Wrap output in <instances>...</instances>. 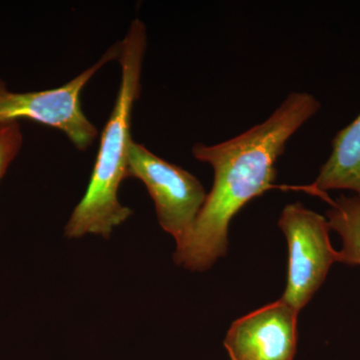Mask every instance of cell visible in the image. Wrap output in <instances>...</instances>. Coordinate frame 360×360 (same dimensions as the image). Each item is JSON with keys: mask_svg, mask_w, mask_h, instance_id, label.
<instances>
[{"mask_svg": "<svg viewBox=\"0 0 360 360\" xmlns=\"http://www.w3.org/2000/svg\"><path fill=\"white\" fill-rule=\"evenodd\" d=\"M321 108L309 92H292L266 120L243 134L213 146L194 144L193 158L210 165L214 179L193 229L176 246L177 264L202 271L225 255L232 219L271 188L286 143Z\"/></svg>", "mask_w": 360, "mask_h": 360, "instance_id": "cell-1", "label": "cell"}, {"mask_svg": "<svg viewBox=\"0 0 360 360\" xmlns=\"http://www.w3.org/2000/svg\"><path fill=\"white\" fill-rule=\"evenodd\" d=\"M146 51V25L136 18L120 42L117 60L122 77L117 96L101 134L86 193L66 224V238H82L92 233L108 238L113 229L132 214V210L118 200V191L127 179L132 112L141 96Z\"/></svg>", "mask_w": 360, "mask_h": 360, "instance_id": "cell-2", "label": "cell"}, {"mask_svg": "<svg viewBox=\"0 0 360 360\" xmlns=\"http://www.w3.org/2000/svg\"><path fill=\"white\" fill-rule=\"evenodd\" d=\"M331 146L330 155L310 189L317 193L347 189L360 196V113L335 134Z\"/></svg>", "mask_w": 360, "mask_h": 360, "instance_id": "cell-7", "label": "cell"}, {"mask_svg": "<svg viewBox=\"0 0 360 360\" xmlns=\"http://www.w3.org/2000/svg\"><path fill=\"white\" fill-rule=\"evenodd\" d=\"M23 134L20 122L0 123V180L20 153Z\"/></svg>", "mask_w": 360, "mask_h": 360, "instance_id": "cell-9", "label": "cell"}, {"mask_svg": "<svg viewBox=\"0 0 360 360\" xmlns=\"http://www.w3.org/2000/svg\"><path fill=\"white\" fill-rule=\"evenodd\" d=\"M120 42L108 49L96 63L68 84L41 91L16 92L0 78V123L32 120L63 131L79 150L94 143L98 130L84 115L82 90L97 71L110 61L117 60Z\"/></svg>", "mask_w": 360, "mask_h": 360, "instance_id": "cell-3", "label": "cell"}, {"mask_svg": "<svg viewBox=\"0 0 360 360\" xmlns=\"http://www.w3.org/2000/svg\"><path fill=\"white\" fill-rule=\"evenodd\" d=\"M278 225L288 245V283L281 300L300 311L326 281L340 255L329 238L328 219L300 202L283 208Z\"/></svg>", "mask_w": 360, "mask_h": 360, "instance_id": "cell-4", "label": "cell"}, {"mask_svg": "<svg viewBox=\"0 0 360 360\" xmlns=\"http://www.w3.org/2000/svg\"><path fill=\"white\" fill-rule=\"evenodd\" d=\"M127 177L141 180L155 201L158 222L176 246L187 238L205 205V187L193 174L134 141L129 149Z\"/></svg>", "mask_w": 360, "mask_h": 360, "instance_id": "cell-5", "label": "cell"}, {"mask_svg": "<svg viewBox=\"0 0 360 360\" xmlns=\"http://www.w3.org/2000/svg\"><path fill=\"white\" fill-rule=\"evenodd\" d=\"M329 229L340 234V262L360 265V196L340 195L326 212Z\"/></svg>", "mask_w": 360, "mask_h": 360, "instance_id": "cell-8", "label": "cell"}, {"mask_svg": "<svg viewBox=\"0 0 360 360\" xmlns=\"http://www.w3.org/2000/svg\"><path fill=\"white\" fill-rule=\"evenodd\" d=\"M297 314L281 298L234 321L224 340L231 360H293Z\"/></svg>", "mask_w": 360, "mask_h": 360, "instance_id": "cell-6", "label": "cell"}]
</instances>
